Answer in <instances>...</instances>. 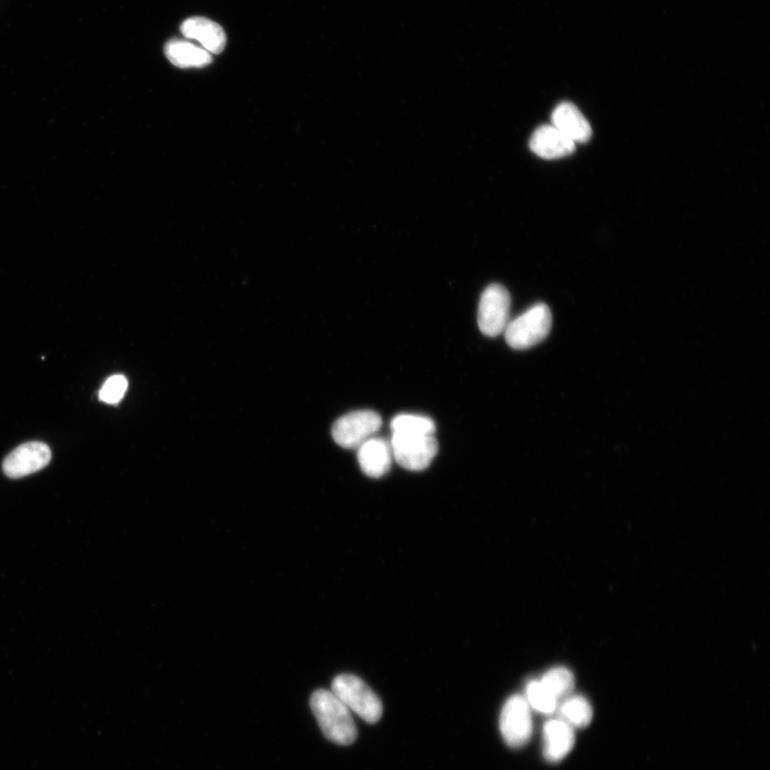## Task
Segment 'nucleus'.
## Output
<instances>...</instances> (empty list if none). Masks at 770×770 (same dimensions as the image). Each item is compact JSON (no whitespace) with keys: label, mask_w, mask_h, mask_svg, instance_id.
Instances as JSON below:
<instances>
[{"label":"nucleus","mask_w":770,"mask_h":770,"mask_svg":"<svg viewBox=\"0 0 770 770\" xmlns=\"http://www.w3.org/2000/svg\"><path fill=\"white\" fill-rule=\"evenodd\" d=\"M527 701L530 707L542 714H552L557 710L559 700L541 683L531 681L527 686Z\"/></svg>","instance_id":"nucleus-17"},{"label":"nucleus","mask_w":770,"mask_h":770,"mask_svg":"<svg viewBox=\"0 0 770 770\" xmlns=\"http://www.w3.org/2000/svg\"><path fill=\"white\" fill-rule=\"evenodd\" d=\"M575 732L572 726L561 719H552L544 726V757L548 762L562 761L575 746Z\"/></svg>","instance_id":"nucleus-10"},{"label":"nucleus","mask_w":770,"mask_h":770,"mask_svg":"<svg viewBox=\"0 0 770 770\" xmlns=\"http://www.w3.org/2000/svg\"><path fill=\"white\" fill-rule=\"evenodd\" d=\"M552 126L559 129L575 143L588 142L592 128L587 118L572 103H562L552 113Z\"/></svg>","instance_id":"nucleus-12"},{"label":"nucleus","mask_w":770,"mask_h":770,"mask_svg":"<svg viewBox=\"0 0 770 770\" xmlns=\"http://www.w3.org/2000/svg\"><path fill=\"white\" fill-rule=\"evenodd\" d=\"M390 444L397 464L409 471L427 469L439 450L435 436L428 435L393 434Z\"/></svg>","instance_id":"nucleus-4"},{"label":"nucleus","mask_w":770,"mask_h":770,"mask_svg":"<svg viewBox=\"0 0 770 770\" xmlns=\"http://www.w3.org/2000/svg\"><path fill=\"white\" fill-rule=\"evenodd\" d=\"M531 150L539 158L546 160L561 159L573 153L576 144L556 127H539L532 135Z\"/></svg>","instance_id":"nucleus-9"},{"label":"nucleus","mask_w":770,"mask_h":770,"mask_svg":"<svg viewBox=\"0 0 770 770\" xmlns=\"http://www.w3.org/2000/svg\"><path fill=\"white\" fill-rule=\"evenodd\" d=\"M312 711L320 729L332 743L348 746L356 741L358 730L349 708L333 691L319 689L311 698Z\"/></svg>","instance_id":"nucleus-1"},{"label":"nucleus","mask_w":770,"mask_h":770,"mask_svg":"<svg viewBox=\"0 0 770 770\" xmlns=\"http://www.w3.org/2000/svg\"><path fill=\"white\" fill-rule=\"evenodd\" d=\"M52 452L42 442H28L12 451L5 459L3 470L10 479L34 474L50 464Z\"/></svg>","instance_id":"nucleus-8"},{"label":"nucleus","mask_w":770,"mask_h":770,"mask_svg":"<svg viewBox=\"0 0 770 770\" xmlns=\"http://www.w3.org/2000/svg\"><path fill=\"white\" fill-rule=\"evenodd\" d=\"M541 683L560 700L572 692L575 681L573 673L568 669L553 668L543 676Z\"/></svg>","instance_id":"nucleus-18"},{"label":"nucleus","mask_w":770,"mask_h":770,"mask_svg":"<svg viewBox=\"0 0 770 770\" xmlns=\"http://www.w3.org/2000/svg\"><path fill=\"white\" fill-rule=\"evenodd\" d=\"M128 390V380L121 375H115L107 379L99 393L101 402L109 405H117Z\"/></svg>","instance_id":"nucleus-19"},{"label":"nucleus","mask_w":770,"mask_h":770,"mask_svg":"<svg viewBox=\"0 0 770 770\" xmlns=\"http://www.w3.org/2000/svg\"><path fill=\"white\" fill-rule=\"evenodd\" d=\"M165 54L178 68H203L212 63L210 53L187 41H169L165 46Z\"/></svg>","instance_id":"nucleus-14"},{"label":"nucleus","mask_w":770,"mask_h":770,"mask_svg":"<svg viewBox=\"0 0 770 770\" xmlns=\"http://www.w3.org/2000/svg\"><path fill=\"white\" fill-rule=\"evenodd\" d=\"M181 33L188 39L202 43L208 53L220 54L226 45V35L223 28L208 19L192 18L183 22Z\"/></svg>","instance_id":"nucleus-13"},{"label":"nucleus","mask_w":770,"mask_h":770,"mask_svg":"<svg viewBox=\"0 0 770 770\" xmlns=\"http://www.w3.org/2000/svg\"><path fill=\"white\" fill-rule=\"evenodd\" d=\"M561 714L569 726L587 728L593 719V708L587 699L576 696L563 702Z\"/></svg>","instance_id":"nucleus-16"},{"label":"nucleus","mask_w":770,"mask_h":770,"mask_svg":"<svg viewBox=\"0 0 770 770\" xmlns=\"http://www.w3.org/2000/svg\"><path fill=\"white\" fill-rule=\"evenodd\" d=\"M358 450L360 467L367 476L379 479L390 471L393 453L388 441L371 438L365 441Z\"/></svg>","instance_id":"nucleus-11"},{"label":"nucleus","mask_w":770,"mask_h":770,"mask_svg":"<svg viewBox=\"0 0 770 770\" xmlns=\"http://www.w3.org/2000/svg\"><path fill=\"white\" fill-rule=\"evenodd\" d=\"M381 426L382 419L375 411H354L335 422L332 435L342 448L359 449L365 441L373 438Z\"/></svg>","instance_id":"nucleus-6"},{"label":"nucleus","mask_w":770,"mask_h":770,"mask_svg":"<svg viewBox=\"0 0 770 770\" xmlns=\"http://www.w3.org/2000/svg\"><path fill=\"white\" fill-rule=\"evenodd\" d=\"M500 731L504 742L511 748L526 746L532 737L531 707L525 697L515 695L508 699L500 716Z\"/></svg>","instance_id":"nucleus-5"},{"label":"nucleus","mask_w":770,"mask_h":770,"mask_svg":"<svg viewBox=\"0 0 770 770\" xmlns=\"http://www.w3.org/2000/svg\"><path fill=\"white\" fill-rule=\"evenodd\" d=\"M332 691L342 700L350 711L364 721L377 723L383 714V705L376 693L360 677L341 674L335 677Z\"/></svg>","instance_id":"nucleus-3"},{"label":"nucleus","mask_w":770,"mask_h":770,"mask_svg":"<svg viewBox=\"0 0 770 770\" xmlns=\"http://www.w3.org/2000/svg\"><path fill=\"white\" fill-rule=\"evenodd\" d=\"M511 296L499 284L488 286L481 297L479 306V327L483 334L496 337L504 333L510 319Z\"/></svg>","instance_id":"nucleus-7"},{"label":"nucleus","mask_w":770,"mask_h":770,"mask_svg":"<svg viewBox=\"0 0 770 770\" xmlns=\"http://www.w3.org/2000/svg\"><path fill=\"white\" fill-rule=\"evenodd\" d=\"M391 429L396 435L435 436L436 424L423 415L399 414L392 420Z\"/></svg>","instance_id":"nucleus-15"},{"label":"nucleus","mask_w":770,"mask_h":770,"mask_svg":"<svg viewBox=\"0 0 770 770\" xmlns=\"http://www.w3.org/2000/svg\"><path fill=\"white\" fill-rule=\"evenodd\" d=\"M552 327L550 308L539 303L515 320L504 331L508 346L516 350L530 349L546 340Z\"/></svg>","instance_id":"nucleus-2"}]
</instances>
